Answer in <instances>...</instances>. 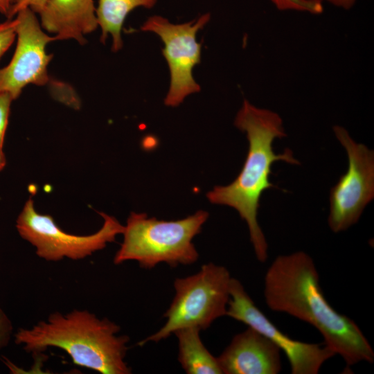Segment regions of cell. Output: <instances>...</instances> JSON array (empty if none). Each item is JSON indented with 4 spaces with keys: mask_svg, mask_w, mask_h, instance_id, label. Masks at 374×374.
Listing matches in <instances>:
<instances>
[{
    "mask_svg": "<svg viewBox=\"0 0 374 374\" xmlns=\"http://www.w3.org/2000/svg\"><path fill=\"white\" fill-rule=\"evenodd\" d=\"M201 330L184 328L174 332L178 340V360L188 374H222L217 358L205 347L200 338Z\"/></svg>",
    "mask_w": 374,
    "mask_h": 374,
    "instance_id": "4fadbf2b",
    "label": "cell"
},
{
    "mask_svg": "<svg viewBox=\"0 0 374 374\" xmlns=\"http://www.w3.org/2000/svg\"><path fill=\"white\" fill-rule=\"evenodd\" d=\"M13 335L12 323L4 310L0 308V350L9 344Z\"/></svg>",
    "mask_w": 374,
    "mask_h": 374,
    "instance_id": "ac0fdd59",
    "label": "cell"
},
{
    "mask_svg": "<svg viewBox=\"0 0 374 374\" xmlns=\"http://www.w3.org/2000/svg\"><path fill=\"white\" fill-rule=\"evenodd\" d=\"M337 139L345 148L347 171L330 190L329 227L334 233L357 223L366 206L374 197V152L356 143L346 129L334 126Z\"/></svg>",
    "mask_w": 374,
    "mask_h": 374,
    "instance_id": "52a82bcc",
    "label": "cell"
},
{
    "mask_svg": "<svg viewBox=\"0 0 374 374\" xmlns=\"http://www.w3.org/2000/svg\"><path fill=\"white\" fill-rule=\"evenodd\" d=\"M226 314L270 339L287 357L292 374H317L335 353L323 344L295 340L281 332L256 306L243 285L232 278Z\"/></svg>",
    "mask_w": 374,
    "mask_h": 374,
    "instance_id": "9c48e42d",
    "label": "cell"
},
{
    "mask_svg": "<svg viewBox=\"0 0 374 374\" xmlns=\"http://www.w3.org/2000/svg\"><path fill=\"white\" fill-rule=\"evenodd\" d=\"M47 0H17L12 6L7 19H12L19 11L30 8L35 13H39L46 4Z\"/></svg>",
    "mask_w": 374,
    "mask_h": 374,
    "instance_id": "d6986e66",
    "label": "cell"
},
{
    "mask_svg": "<svg viewBox=\"0 0 374 374\" xmlns=\"http://www.w3.org/2000/svg\"><path fill=\"white\" fill-rule=\"evenodd\" d=\"M217 358L222 374H277L281 370L280 350L250 327L235 335Z\"/></svg>",
    "mask_w": 374,
    "mask_h": 374,
    "instance_id": "8fae6325",
    "label": "cell"
},
{
    "mask_svg": "<svg viewBox=\"0 0 374 374\" xmlns=\"http://www.w3.org/2000/svg\"><path fill=\"white\" fill-rule=\"evenodd\" d=\"M99 214L104 222L97 232L73 235L62 230L51 215L37 213L33 200L29 198L18 215L16 228L21 238L35 248L40 258L51 262L64 258L79 260L103 249L124 231V226L114 217L102 212Z\"/></svg>",
    "mask_w": 374,
    "mask_h": 374,
    "instance_id": "8992f818",
    "label": "cell"
},
{
    "mask_svg": "<svg viewBox=\"0 0 374 374\" xmlns=\"http://www.w3.org/2000/svg\"><path fill=\"white\" fill-rule=\"evenodd\" d=\"M234 125L247 134L249 148L245 161L233 182L215 186L206 197L212 204L228 206L238 212L247 224L258 260L265 262L268 258V244L257 219L260 199L265 190L278 188L269 180L274 162L283 161L294 165L300 162L290 148L278 154L274 152V139L287 136L278 114L258 108L244 99Z\"/></svg>",
    "mask_w": 374,
    "mask_h": 374,
    "instance_id": "7a4b0ae2",
    "label": "cell"
},
{
    "mask_svg": "<svg viewBox=\"0 0 374 374\" xmlns=\"http://www.w3.org/2000/svg\"><path fill=\"white\" fill-rule=\"evenodd\" d=\"M156 3L157 0H99L96 14L101 28L100 42L105 43L109 34L112 51H119L123 47L121 30L127 15L136 8H151Z\"/></svg>",
    "mask_w": 374,
    "mask_h": 374,
    "instance_id": "5bb4252c",
    "label": "cell"
},
{
    "mask_svg": "<svg viewBox=\"0 0 374 374\" xmlns=\"http://www.w3.org/2000/svg\"><path fill=\"white\" fill-rule=\"evenodd\" d=\"M17 0H0V13L7 18Z\"/></svg>",
    "mask_w": 374,
    "mask_h": 374,
    "instance_id": "ffe728a7",
    "label": "cell"
},
{
    "mask_svg": "<svg viewBox=\"0 0 374 374\" xmlns=\"http://www.w3.org/2000/svg\"><path fill=\"white\" fill-rule=\"evenodd\" d=\"M271 1L281 10H294L320 14L323 10L322 0H271Z\"/></svg>",
    "mask_w": 374,
    "mask_h": 374,
    "instance_id": "9a60e30c",
    "label": "cell"
},
{
    "mask_svg": "<svg viewBox=\"0 0 374 374\" xmlns=\"http://www.w3.org/2000/svg\"><path fill=\"white\" fill-rule=\"evenodd\" d=\"M263 294L271 310L288 314L316 328L348 369L362 362H373L370 342L353 319L327 301L317 267L305 252L277 256L265 273Z\"/></svg>",
    "mask_w": 374,
    "mask_h": 374,
    "instance_id": "6da1fadb",
    "label": "cell"
},
{
    "mask_svg": "<svg viewBox=\"0 0 374 374\" xmlns=\"http://www.w3.org/2000/svg\"><path fill=\"white\" fill-rule=\"evenodd\" d=\"M208 217V213L202 210L172 221L132 212L122 233L123 241L113 262L120 265L134 260L145 269L154 268L162 262L174 267L191 265L199 258L193 239L201 232Z\"/></svg>",
    "mask_w": 374,
    "mask_h": 374,
    "instance_id": "277c9868",
    "label": "cell"
},
{
    "mask_svg": "<svg viewBox=\"0 0 374 374\" xmlns=\"http://www.w3.org/2000/svg\"><path fill=\"white\" fill-rule=\"evenodd\" d=\"M16 18L0 22V59L17 38Z\"/></svg>",
    "mask_w": 374,
    "mask_h": 374,
    "instance_id": "2e32d148",
    "label": "cell"
},
{
    "mask_svg": "<svg viewBox=\"0 0 374 374\" xmlns=\"http://www.w3.org/2000/svg\"><path fill=\"white\" fill-rule=\"evenodd\" d=\"M121 327L87 310L55 312L30 328H20L15 343L27 353H41L49 348L65 351L72 362L102 374H130L125 357L130 337Z\"/></svg>",
    "mask_w": 374,
    "mask_h": 374,
    "instance_id": "3957f363",
    "label": "cell"
},
{
    "mask_svg": "<svg viewBox=\"0 0 374 374\" xmlns=\"http://www.w3.org/2000/svg\"><path fill=\"white\" fill-rule=\"evenodd\" d=\"M232 277L222 265L209 262L196 274L177 278L175 296L163 314L165 324L139 343L159 342L181 328H208L216 319L226 316Z\"/></svg>",
    "mask_w": 374,
    "mask_h": 374,
    "instance_id": "5b68a950",
    "label": "cell"
},
{
    "mask_svg": "<svg viewBox=\"0 0 374 374\" xmlns=\"http://www.w3.org/2000/svg\"><path fill=\"white\" fill-rule=\"evenodd\" d=\"M12 96L8 92L0 93V148H3L4 136L8 123Z\"/></svg>",
    "mask_w": 374,
    "mask_h": 374,
    "instance_id": "e0dca14e",
    "label": "cell"
},
{
    "mask_svg": "<svg viewBox=\"0 0 374 374\" xmlns=\"http://www.w3.org/2000/svg\"><path fill=\"white\" fill-rule=\"evenodd\" d=\"M6 164V158L3 151V148H0V171L3 169Z\"/></svg>",
    "mask_w": 374,
    "mask_h": 374,
    "instance_id": "44dd1931",
    "label": "cell"
},
{
    "mask_svg": "<svg viewBox=\"0 0 374 374\" xmlns=\"http://www.w3.org/2000/svg\"><path fill=\"white\" fill-rule=\"evenodd\" d=\"M15 16L16 48L9 64L0 69V93L8 92L14 100L28 84L48 83L47 67L53 55L48 54L46 47L57 40L42 30L31 9H24Z\"/></svg>",
    "mask_w": 374,
    "mask_h": 374,
    "instance_id": "30bf717a",
    "label": "cell"
},
{
    "mask_svg": "<svg viewBox=\"0 0 374 374\" xmlns=\"http://www.w3.org/2000/svg\"><path fill=\"white\" fill-rule=\"evenodd\" d=\"M210 17L206 13L196 20L175 24L166 18L154 15L141 28L143 31L156 33L164 44L162 52L170 73V88L164 100L167 106L177 107L186 96L200 91L193 76V69L201 60V43L196 41V35Z\"/></svg>",
    "mask_w": 374,
    "mask_h": 374,
    "instance_id": "ba28073f",
    "label": "cell"
},
{
    "mask_svg": "<svg viewBox=\"0 0 374 374\" xmlns=\"http://www.w3.org/2000/svg\"><path fill=\"white\" fill-rule=\"evenodd\" d=\"M93 0H47L38 13L43 29L57 40L87 42L84 35L98 26Z\"/></svg>",
    "mask_w": 374,
    "mask_h": 374,
    "instance_id": "7c38bea8",
    "label": "cell"
}]
</instances>
